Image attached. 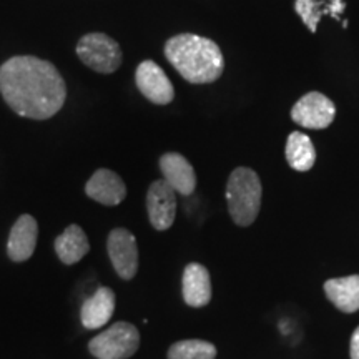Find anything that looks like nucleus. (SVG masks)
Masks as SVG:
<instances>
[{
  "label": "nucleus",
  "mask_w": 359,
  "mask_h": 359,
  "mask_svg": "<svg viewBox=\"0 0 359 359\" xmlns=\"http://www.w3.org/2000/svg\"><path fill=\"white\" fill-rule=\"evenodd\" d=\"M0 93L17 115L47 120L64 107L67 85L52 62L17 55L0 67Z\"/></svg>",
  "instance_id": "f257e3e1"
},
{
  "label": "nucleus",
  "mask_w": 359,
  "mask_h": 359,
  "mask_svg": "<svg viewBox=\"0 0 359 359\" xmlns=\"http://www.w3.org/2000/svg\"><path fill=\"white\" fill-rule=\"evenodd\" d=\"M165 57L190 83H213L224 70L222 48L213 40L195 34H180L168 39Z\"/></svg>",
  "instance_id": "f03ea898"
},
{
  "label": "nucleus",
  "mask_w": 359,
  "mask_h": 359,
  "mask_svg": "<svg viewBox=\"0 0 359 359\" xmlns=\"http://www.w3.org/2000/svg\"><path fill=\"white\" fill-rule=\"evenodd\" d=\"M263 187L258 173L251 168L233 170L226 183V203L238 226H250L262 208Z\"/></svg>",
  "instance_id": "7ed1b4c3"
},
{
  "label": "nucleus",
  "mask_w": 359,
  "mask_h": 359,
  "mask_svg": "<svg viewBox=\"0 0 359 359\" xmlns=\"http://www.w3.org/2000/svg\"><path fill=\"white\" fill-rule=\"evenodd\" d=\"M140 346V333L130 323L120 321L88 343L90 353L97 359H128Z\"/></svg>",
  "instance_id": "20e7f679"
},
{
  "label": "nucleus",
  "mask_w": 359,
  "mask_h": 359,
  "mask_svg": "<svg viewBox=\"0 0 359 359\" xmlns=\"http://www.w3.org/2000/svg\"><path fill=\"white\" fill-rule=\"evenodd\" d=\"M77 55L88 69L98 74H114L122 65V48L105 34H87L80 39Z\"/></svg>",
  "instance_id": "39448f33"
},
{
  "label": "nucleus",
  "mask_w": 359,
  "mask_h": 359,
  "mask_svg": "<svg viewBox=\"0 0 359 359\" xmlns=\"http://www.w3.org/2000/svg\"><path fill=\"white\" fill-rule=\"evenodd\" d=\"M336 107L333 100L320 92H309L303 95L291 109V118L299 127L323 130L333 123Z\"/></svg>",
  "instance_id": "423d86ee"
},
{
  "label": "nucleus",
  "mask_w": 359,
  "mask_h": 359,
  "mask_svg": "<svg viewBox=\"0 0 359 359\" xmlns=\"http://www.w3.org/2000/svg\"><path fill=\"white\" fill-rule=\"evenodd\" d=\"M135 83L147 100L155 105H168L175 98V88L163 69L154 60H143L135 72Z\"/></svg>",
  "instance_id": "0eeeda50"
},
{
  "label": "nucleus",
  "mask_w": 359,
  "mask_h": 359,
  "mask_svg": "<svg viewBox=\"0 0 359 359\" xmlns=\"http://www.w3.org/2000/svg\"><path fill=\"white\" fill-rule=\"evenodd\" d=\"M147 210L155 230L165 231L173 224L177 217V191L163 178L156 180L148 188Z\"/></svg>",
  "instance_id": "6e6552de"
},
{
  "label": "nucleus",
  "mask_w": 359,
  "mask_h": 359,
  "mask_svg": "<svg viewBox=\"0 0 359 359\" xmlns=\"http://www.w3.org/2000/svg\"><path fill=\"white\" fill-rule=\"evenodd\" d=\"M107 250L116 275L122 280H132L138 271V246L135 236L125 228H115L107 240Z\"/></svg>",
  "instance_id": "1a4fd4ad"
},
{
  "label": "nucleus",
  "mask_w": 359,
  "mask_h": 359,
  "mask_svg": "<svg viewBox=\"0 0 359 359\" xmlns=\"http://www.w3.org/2000/svg\"><path fill=\"white\" fill-rule=\"evenodd\" d=\"M39 238V224L32 215H22L13 223L7 241V255L12 262H27L34 255Z\"/></svg>",
  "instance_id": "9d476101"
},
{
  "label": "nucleus",
  "mask_w": 359,
  "mask_h": 359,
  "mask_svg": "<svg viewBox=\"0 0 359 359\" xmlns=\"http://www.w3.org/2000/svg\"><path fill=\"white\" fill-rule=\"evenodd\" d=\"M85 193L88 198L105 206L120 205L127 196L125 182L115 172L107 168L97 170L85 185Z\"/></svg>",
  "instance_id": "9b49d317"
},
{
  "label": "nucleus",
  "mask_w": 359,
  "mask_h": 359,
  "mask_svg": "<svg viewBox=\"0 0 359 359\" xmlns=\"http://www.w3.org/2000/svg\"><path fill=\"white\" fill-rule=\"evenodd\" d=\"M160 170L163 173V180L173 188L175 191L183 196H190L196 188V175L191 163L185 156L170 151L161 155Z\"/></svg>",
  "instance_id": "f8f14e48"
},
{
  "label": "nucleus",
  "mask_w": 359,
  "mask_h": 359,
  "mask_svg": "<svg viewBox=\"0 0 359 359\" xmlns=\"http://www.w3.org/2000/svg\"><path fill=\"white\" fill-rule=\"evenodd\" d=\"M183 299L188 306L203 308L212 302V278L200 263H190L183 271Z\"/></svg>",
  "instance_id": "ddd939ff"
},
{
  "label": "nucleus",
  "mask_w": 359,
  "mask_h": 359,
  "mask_svg": "<svg viewBox=\"0 0 359 359\" xmlns=\"http://www.w3.org/2000/svg\"><path fill=\"white\" fill-rule=\"evenodd\" d=\"M115 311V293L111 288H98L87 302L83 303L82 313V325L87 330H98L105 326L114 316Z\"/></svg>",
  "instance_id": "4468645a"
},
{
  "label": "nucleus",
  "mask_w": 359,
  "mask_h": 359,
  "mask_svg": "<svg viewBox=\"0 0 359 359\" xmlns=\"http://www.w3.org/2000/svg\"><path fill=\"white\" fill-rule=\"evenodd\" d=\"M325 293L339 311L356 313L359 309V275L331 278L325 283Z\"/></svg>",
  "instance_id": "2eb2a0df"
},
{
  "label": "nucleus",
  "mask_w": 359,
  "mask_h": 359,
  "mask_svg": "<svg viewBox=\"0 0 359 359\" xmlns=\"http://www.w3.org/2000/svg\"><path fill=\"white\" fill-rule=\"evenodd\" d=\"M294 8L309 32L314 34L323 15H330L338 20L346 8V4L344 0H296Z\"/></svg>",
  "instance_id": "dca6fc26"
},
{
  "label": "nucleus",
  "mask_w": 359,
  "mask_h": 359,
  "mask_svg": "<svg viewBox=\"0 0 359 359\" xmlns=\"http://www.w3.org/2000/svg\"><path fill=\"white\" fill-rule=\"evenodd\" d=\"M55 251L64 264H75L90 251L88 238L79 224H70L64 233L57 236Z\"/></svg>",
  "instance_id": "f3484780"
},
{
  "label": "nucleus",
  "mask_w": 359,
  "mask_h": 359,
  "mask_svg": "<svg viewBox=\"0 0 359 359\" xmlns=\"http://www.w3.org/2000/svg\"><path fill=\"white\" fill-rule=\"evenodd\" d=\"M285 154L288 165L296 172H308L316 161V150H314L311 138L302 132L290 133Z\"/></svg>",
  "instance_id": "a211bd4d"
},
{
  "label": "nucleus",
  "mask_w": 359,
  "mask_h": 359,
  "mask_svg": "<svg viewBox=\"0 0 359 359\" xmlns=\"http://www.w3.org/2000/svg\"><path fill=\"white\" fill-rule=\"evenodd\" d=\"M217 348L203 339H185L172 344L168 359H215Z\"/></svg>",
  "instance_id": "6ab92c4d"
},
{
  "label": "nucleus",
  "mask_w": 359,
  "mask_h": 359,
  "mask_svg": "<svg viewBox=\"0 0 359 359\" xmlns=\"http://www.w3.org/2000/svg\"><path fill=\"white\" fill-rule=\"evenodd\" d=\"M349 354H351V359H359V326L353 333L351 343H349Z\"/></svg>",
  "instance_id": "aec40b11"
}]
</instances>
